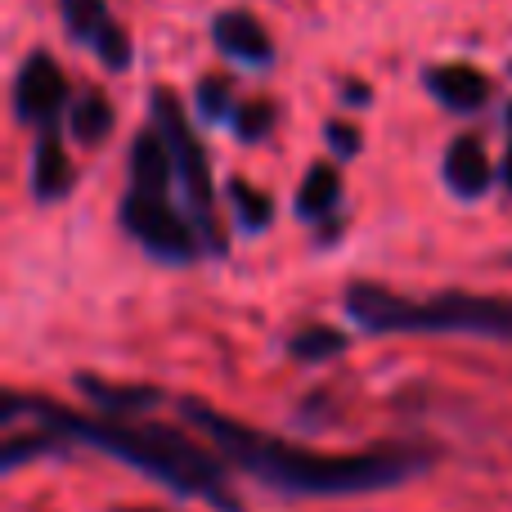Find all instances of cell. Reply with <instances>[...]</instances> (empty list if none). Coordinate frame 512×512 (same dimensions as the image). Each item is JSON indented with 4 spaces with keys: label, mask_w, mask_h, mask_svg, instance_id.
<instances>
[{
    "label": "cell",
    "mask_w": 512,
    "mask_h": 512,
    "mask_svg": "<svg viewBox=\"0 0 512 512\" xmlns=\"http://www.w3.org/2000/svg\"><path fill=\"white\" fill-rule=\"evenodd\" d=\"M180 414L189 427L212 441L230 468L248 472L261 486L279 490L292 499H346V495H378V490L405 486L418 472L436 463L432 450L423 445H373L355 454H319L297 441L270 436L261 427H248L239 418L221 414L216 405L198 396H180Z\"/></svg>",
    "instance_id": "1"
},
{
    "label": "cell",
    "mask_w": 512,
    "mask_h": 512,
    "mask_svg": "<svg viewBox=\"0 0 512 512\" xmlns=\"http://www.w3.org/2000/svg\"><path fill=\"white\" fill-rule=\"evenodd\" d=\"M18 414H36L41 427H54L68 441H86L90 450L162 481V486H171L185 499H198V504L216 512H243V499L230 486V463L167 423H153V418L131 423V418L117 414H77V409H63L45 396H5V418Z\"/></svg>",
    "instance_id": "2"
},
{
    "label": "cell",
    "mask_w": 512,
    "mask_h": 512,
    "mask_svg": "<svg viewBox=\"0 0 512 512\" xmlns=\"http://www.w3.org/2000/svg\"><path fill=\"white\" fill-rule=\"evenodd\" d=\"M342 306L360 333H472L512 342V297H495V292L445 288L409 297L387 283L355 279L346 283Z\"/></svg>",
    "instance_id": "3"
},
{
    "label": "cell",
    "mask_w": 512,
    "mask_h": 512,
    "mask_svg": "<svg viewBox=\"0 0 512 512\" xmlns=\"http://www.w3.org/2000/svg\"><path fill=\"white\" fill-rule=\"evenodd\" d=\"M171 189H176V167H171L167 140H162L158 126H144V131L131 140L126 189H122L117 221H122V230L131 234L153 261L189 265L207 248H203L198 225L189 221V212H176Z\"/></svg>",
    "instance_id": "4"
},
{
    "label": "cell",
    "mask_w": 512,
    "mask_h": 512,
    "mask_svg": "<svg viewBox=\"0 0 512 512\" xmlns=\"http://www.w3.org/2000/svg\"><path fill=\"white\" fill-rule=\"evenodd\" d=\"M149 113H153V126L162 131V140H167L171 167H176V189H180V198H185L189 221H194L198 234H203V248L212 256H225V252H230V239H225L221 216H216L212 162H207V149H203V140H198V131L189 126V117H185V108H180L176 90H167V86L153 90Z\"/></svg>",
    "instance_id": "5"
},
{
    "label": "cell",
    "mask_w": 512,
    "mask_h": 512,
    "mask_svg": "<svg viewBox=\"0 0 512 512\" xmlns=\"http://www.w3.org/2000/svg\"><path fill=\"white\" fill-rule=\"evenodd\" d=\"M68 104H72V90L63 68L54 63V54L32 50L14 77V117L23 126H36V131L41 126H63Z\"/></svg>",
    "instance_id": "6"
},
{
    "label": "cell",
    "mask_w": 512,
    "mask_h": 512,
    "mask_svg": "<svg viewBox=\"0 0 512 512\" xmlns=\"http://www.w3.org/2000/svg\"><path fill=\"white\" fill-rule=\"evenodd\" d=\"M59 18H63V27H68L72 41L90 45L95 59L104 63L108 72L131 68V54H135L131 36H126V27L108 14L104 0H59Z\"/></svg>",
    "instance_id": "7"
},
{
    "label": "cell",
    "mask_w": 512,
    "mask_h": 512,
    "mask_svg": "<svg viewBox=\"0 0 512 512\" xmlns=\"http://www.w3.org/2000/svg\"><path fill=\"white\" fill-rule=\"evenodd\" d=\"M212 41L225 59L243 63V68H270L274 63V41L261 27V18L248 9H221L212 18Z\"/></svg>",
    "instance_id": "8"
},
{
    "label": "cell",
    "mask_w": 512,
    "mask_h": 512,
    "mask_svg": "<svg viewBox=\"0 0 512 512\" xmlns=\"http://www.w3.org/2000/svg\"><path fill=\"white\" fill-rule=\"evenodd\" d=\"M423 86L450 113H481L490 104V95H495V81L481 68H472V63H436V68L423 72Z\"/></svg>",
    "instance_id": "9"
},
{
    "label": "cell",
    "mask_w": 512,
    "mask_h": 512,
    "mask_svg": "<svg viewBox=\"0 0 512 512\" xmlns=\"http://www.w3.org/2000/svg\"><path fill=\"white\" fill-rule=\"evenodd\" d=\"M63 131L68 126H41L36 131V144H32V198L36 203H59L77 185L72 158L63 149Z\"/></svg>",
    "instance_id": "10"
},
{
    "label": "cell",
    "mask_w": 512,
    "mask_h": 512,
    "mask_svg": "<svg viewBox=\"0 0 512 512\" xmlns=\"http://www.w3.org/2000/svg\"><path fill=\"white\" fill-rule=\"evenodd\" d=\"M441 176L445 185L454 189L459 198H481L490 185H495V162H490L486 153V140L481 135H454L450 149H445V162H441Z\"/></svg>",
    "instance_id": "11"
},
{
    "label": "cell",
    "mask_w": 512,
    "mask_h": 512,
    "mask_svg": "<svg viewBox=\"0 0 512 512\" xmlns=\"http://www.w3.org/2000/svg\"><path fill=\"white\" fill-rule=\"evenodd\" d=\"M72 382L99 414H117V418L144 414V409H153L162 400V391L149 387V382H104L99 373H77Z\"/></svg>",
    "instance_id": "12"
},
{
    "label": "cell",
    "mask_w": 512,
    "mask_h": 512,
    "mask_svg": "<svg viewBox=\"0 0 512 512\" xmlns=\"http://www.w3.org/2000/svg\"><path fill=\"white\" fill-rule=\"evenodd\" d=\"M63 126H68V135L77 144H86V149H95V144H104L108 135H113V104H108L99 90H77L68 104V117H63Z\"/></svg>",
    "instance_id": "13"
},
{
    "label": "cell",
    "mask_w": 512,
    "mask_h": 512,
    "mask_svg": "<svg viewBox=\"0 0 512 512\" xmlns=\"http://www.w3.org/2000/svg\"><path fill=\"white\" fill-rule=\"evenodd\" d=\"M337 203H342V171L333 162H315L306 171V180L297 185V216L324 225L337 212Z\"/></svg>",
    "instance_id": "14"
},
{
    "label": "cell",
    "mask_w": 512,
    "mask_h": 512,
    "mask_svg": "<svg viewBox=\"0 0 512 512\" xmlns=\"http://www.w3.org/2000/svg\"><path fill=\"white\" fill-rule=\"evenodd\" d=\"M225 194H230V207H234V216H239L243 230H248V234L270 230V221H274V198L265 194V189L248 185V180H230V185H225Z\"/></svg>",
    "instance_id": "15"
},
{
    "label": "cell",
    "mask_w": 512,
    "mask_h": 512,
    "mask_svg": "<svg viewBox=\"0 0 512 512\" xmlns=\"http://www.w3.org/2000/svg\"><path fill=\"white\" fill-rule=\"evenodd\" d=\"M346 346H351V337H346V333H337V328H324V324L297 328V333L288 337V351L297 355V360H306V364L333 360V355H342Z\"/></svg>",
    "instance_id": "16"
},
{
    "label": "cell",
    "mask_w": 512,
    "mask_h": 512,
    "mask_svg": "<svg viewBox=\"0 0 512 512\" xmlns=\"http://www.w3.org/2000/svg\"><path fill=\"white\" fill-rule=\"evenodd\" d=\"M63 441H68V436L54 432V427H45V432H32V436H9V441L0 445V468L14 472L18 463H27V459H41V454H59Z\"/></svg>",
    "instance_id": "17"
},
{
    "label": "cell",
    "mask_w": 512,
    "mask_h": 512,
    "mask_svg": "<svg viewBox=\"0 0 512 512\" xmlns=\"http://www.w3.org/2000/svg\"><path fill=\"white\" fill-rule=\"evenodd\" d=\"M234 135H239L243 144H256V140H265L270 135V126L279 122V108L270 104V99H252V104H239L234 108Z\"/></svg>",
    "instance_id": "18"
},
{
    "label": "cell",
    "mask_w": 512,
    "mask_h": 512,
    "mask_svg": "<svg viewBox=\"0 0 512 512\" xmlns=\"http://www.w3.org/2000/svg\"><path fill=\"white\" fill-rule=\"evenodd\" d=\"M230 90L234 86L225 77H203V81H198V113H203L207 122H230L234 108H239Z\"/></svg>",
    "instance_id": "19"
},
{
    "label": "cell",
    "mask_w": 512,
    "mask_h": 512,
    "mask_svg": "<svg viewBox=\"0 0 512 512\" xmlns=\"http://www.w3.org/2000/svg\"><path fill=\"white\" fill-rule=\"evenodd\" d=\"M324 135H328V144H333L337 158H355V153H360V131H355V126H346V122H328V126H324Z\"/></svg>",
    "instance_id": "20"
},
{
    "label": "cell",
    "mask_w": 512,
    "mask_h": 512,
    "mask_svg": "<svg viewBox=\"0 0 512 512\" xmlns=\"http://www.w3.org/2000/svg\"><path fill=\"white\" fill-rule=\"evenodd\" d=\"M499 185H504V194H512V144H508L504 162H499Z\"/></svg>",
    "instance_id": "21"
},
{
    "label": "cell",
    "mask_w": 512,
    "mask_h": 512,
    "mask_svg": "<svg viewBox=\"0 0 512 512\" xmlns=\"http://www.w3.org/2000/svg\"><path fill=\"white\" fill-rule=\"evenodd\" d=\"M346 99H351V104H364V99H369V86H346Z\"/></svg>",
    "instance_id": "22"
},
{
    "label": "cell",
    "mask_w": 512,
    "mask_h": 512,
    "mask_svg": "<svg viewBox=\"0 0 512 512\" xmlns=\"http://www.w3.org/2000/svg\"><path fill=\"white\" fill-rule=\"evenodd\" d=\"M113 512H158V508H113Z\"/></svg>",
    "instance_id": "23"
},
{
    "label": "cell",
    "mask_w": 512,
    "mask_h": 512,
    "mask_svg": "<svg viewBox=\"0 0 512 512\" xmlns=\"http://www.w3.org/2000/svg\"><path fill=\"white\" fill-rule=\"evenodd\" d=\"M504 122H508V131H512V99H508V113H504Z\"/></svg>",
    "instance_id": "24"
}]
</instances>
